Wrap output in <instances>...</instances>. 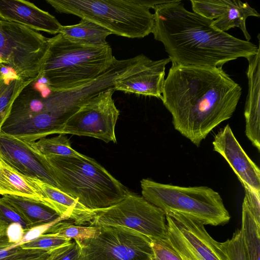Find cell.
I'll return each instance as SVG.
<instances>
[{
  "label": "cell",
  "instance_id": "14",
  "mask_svg": "<svg viewBox=\"0 0 260 260\" xmlns=\"http://www.w3.org/2000/svg\"><path fill=\"white\" fill-rule=\"evenodd\" d=\"M193 12L213 20L212 24L218 30L225 32L239 27L247 41L251 38L246 26L249 16L259 17V13L247 3L239 0H191Z\"/></svg>",
  "mask_w": 260,
  "mask_h": 260
},
{
  "label": "cell",
  "instance_id": "24",
  "mask_svg": "<svg viewBox=\"0 0 260 260\" xmlns=\"http://www.w3.org/2000/svg\"><path fill=\"white\" fill-rule=\"evenodd\" d=\"M240 230L247 260H260V223L256 221L245 198Z\"/></svg>",
  "mask_w": 260,
  "mask_h": 260
},
{
  "label": "cell",
  "instance_id": "9",
  "mask_svg": "<svg viewBox=\"0 0 260 260\" xmlns=\"http://www.w3.org/2000/svg\"><path fill=\"white\" fill-rule=\"evenodd\" d=\"M87 225L121 226L139 232L150 239L167 237L166 214L142 196L129 192L120 202L95 210Z\"/></svg>",
  "mask_w": 260,
  "mask_h": 260
},
{
  "label": "cell",
  "instance_id": "13",
  "mask_svg": "<svg viewBox=\"0 0 260 260\" xmlns=\"http://www.w3.org/2000/svg\"><path fill=\"white\" fill-rule=\"evenodd\" d=\"M213 150L229 164L244 188L260 193V170L235 136L229 124L220 128L212 141Z\"/></svg>",
  "mask_w": 260,
  "mask_h": 260
},
{
  "label": "cell",
  "instance_id": "5",
  "mask_svg": "<svg viewBox=\"0 0 260 260\" xmlns=\"http://www.w3.org/2000/svg\"><path fill=\"white\" fill-rule=\"evenodd\" d=\"M56 11L91 21L112 34L142 38L152 33L150 9L165 1L144 0H46Z\"/></svg>",
  "mask_w": 260,
  "mask_h": 260
},
{
  "label": "cell",
  "instance_id": "15",
  "mask_svg": "<svg viewBox=\"0 0 260 260\" xmlns=\"http://www.w3.org/2000/svg\"><path fill=\"white\" fill-rule=\"evenodd\" d=\"M0 19L52 35L59 34L62 26L48 12L24 0H0Z\"/></svg>",
  "mask_w": 260,
  "mask_h": 260
},
{
  "label": "cell",
  "instance_id": "29",
  "mask_svg": "<svg viewBox=\"0 0 260 260\" xmlns=\"http://www.w3.org/2000/svg\"><path fill=\"white\" fill-rule=\"evenodd\" d=\"M71 240L55 235L40 234L35 238L20 242L19 245L24 249L51 250L66 244Z\"/></svg>",
  "mask_w": 260,
  "mask_h": 260
},
{
  "label": "cell",
  "instance_id": "6",
  "mask_svg": "<svg viewBox=\"0 0 260 260\" xmlns=\"http://www.w3.org/2000/svg\"><path fill=\"white\" fill-rule=\"evenodd\" d=\"M140 183L142 196L165 214L179 213L213 226L230 220L220 194L208 186H180L149 179H143Z\"/></svg>",
  "mask_w": 260,
  "mask_h": 260
},
{
  "label": "cell",
  "instance_id": "3",
  "mask_svg": "<svg viewBox=\"0 0 260 260\" xmlns=\"http://www.w3.org/2000/svg\"><path fill=\"white\" fill-rule=\"evenodd\" d=\"M45 157L58 188L89 209L109 207L129 192L96 160L84 154Z\"/></svg>",
  "mask_w": 260,
  "mask_h": 260
},
{
  "label": "cell",
  "instance_id": "2",
  "mask_svg": "<svg viewBox=\"0 0 260 260\" xmlns=\"http://www.w3.org/2000/svg\"><path fill=\"white\" fill-rule=\"evenodd\" d=\"M154 38L164 45L172 64L222 67L227 62L255 54L259 47L213 26V20L187 10L181 1L155 6Z\"/></svg>",
  "mask_w": 260,
  "mask_h": 260
},
{
  "label": "cell",
  "instance_id": "16",
  "mask_svg": "<svg viewBox=\"0 0 260 260\" xmlns=\"http://www.w3.org/2000/svg\"><path fill=\"white\" fill-rule=\"evenodd\" d=\"M169 57L153 60L142 70L117 81L114 90L161 99Z\"/></svg>",
  "mask_w": 260,
  "mask_h": 260
},
{
  "label": "cell",
  "instance_id": "26",
  "mask_svg": "<svg viewBox=\"0 0 260 260\" xmlns=\"http://www.w3.org/2000/svg\"><path fill=\"white\" fill-rule=\"evenodd\" d=\"M66 134L50 138H43L31 142L32 145L45 156L49 155L77 156L80 153L73 149Z\"/></svg>",
  "mask_w": 260,
  "mask_h": 260
},
{
  "label": "cell",
  "instance_id": "18",
  "mask_svg": "<svg viewBox=\"0 0 260 260\" xmlns=\"http://www.w3.org/2000/svg\"><path fill=\"white\" fill-rule=\"evenodd\" d=\"M169 214L186 241L203 260H227L220 242L208 234L205 224L179 213Z\"/></svg>",
  "mask_w": 260,
  "mask_h": 260
},
{
  "label": "cell",
  "instance_id": "25",
  "mask_svg": "<svg viewBox=\"0 0 260 260\" xmlns=\"http://www.w3.org/2000/svg\"><path fill=\"white\" fill-rule=\"evenodd\" d=\"M64 220L54 223L41 234L55 235L80 242L87 239L95 238L100 233V226L78 225Z\"/></svg>",
  "mask_w": 260,
  "mask_h": 260
},
{
  "label": "cell",
  "instance_id": "12",
  "mask_svg": "<svg viewBox=\"0 0 260 260\" xmlns=\"http://www.w3.org/2000/svg\"><path fill=\"white\" fill-rule=\"evenodd\" d=\"M0 161L25 176L58 188L46 157L31 142L0 133Z\"/></svg>",
  "mask_w": 260,
  "mask_h": 260
},
{
  "label": "cell",
  "instance_id": "11",
  "mask_svg": "<svg viewBox=\"0 0 260 260\" xmlns=\"http://www.w3.org/2000/svg\"><path fill=\"white\" fill-rule=\"evenodd\" d=\"M115 91L110 88L102 91L84 103L67 120L60 134L116 143L115 129L120 112L112 98Z\"/></svg>",
  "mask_w": 260,
  "mask_h": 260
},
{
  "label": "cell",
  "instance_id": "10",
  "mask_svg": "<svg viewBox=\"0 0 260 260\" xmlns=\"http://www.w3.org/2000/svg\"><path fill=\"white\" fill-rule=\"evenodd\" d=\"M100 227L96 237L78 242L80 260H154L148 237L124 227Z\"/></svg>",
  "mask_w": 260,
  "mask_h": 260
},
{
  "label": "cell",
  "instance_id": "19",
  "mask_svg": "<svg viewBox=\"0 0 260 260\" xmlns=\"http://www.w3.org/2000/svg\"><path fill=\"white\" fill-rule=\"evenodd\" d=\"M47 205L66 220L71 219L78 225H87L95 214L81 204L77 199L59 188L36 180Z\"/></svg>",
  "mask_w": 260,
  "mask_h": 260
},
{
  "label": "cell",
  "instance_id": "7",
  "mask_svg": "<svg viewBox=\"0 0 260 260\" xmlns=\"http://www.w3.org/2000/svg\"><path fill=\"white\" fill-rule=\"evenodd\" d=\"M50 89L40 76L25 86L14 100L0 133L28 142L57 134L47 99Z\"/></svg>",
  "mask_w": 260,
  "mask_h": 260
},
{
  "label": "cell",
  "instance_id": "17",
  "mask_svg": "<svg viewBox=\"0 0 260 260\" xmlns=\"http://www.w3.org/2000/svg\"><path fill=\"white\" fill-rule=\"evenodd\" d=\"M248 90L244 108L245 133L260 152V46L257 53L246 58Z\"/></svg>",
  "mask_w": 260,
  "mask_h": 260
},
{
  "label": "cell",
  "instance_id": "31",
  "mask_svg": "<svg viewBox=\"0 0 260 260\" xmlns=\"http://www.w3.org/2000/svg\"><path fill=\"white\" fill-rule=\"evenodd\" d=\"M80 258L79 243L72 239L66 244L50 250L47 260H80Z\"/></svg>",
  "mask_w": 260,
  "mask_h": 260
},
{
  "label": "cell",
  "instance_id": "32",
  "mask_svg": "<svg viewBox=\"0 0 260 260\" xmlns=\"http://www.w3.org/2000/svg\"><path fill=\"white\" fill-rule=\"evenodd\" d=\"M50 250L24 249L19 243L15 245L12 252L0 260H47Z\"/></svg>",
  "mask_w": 260,
  "mask_h": 260
},
{
  "label": "cell",
  "instance_id": "30",
  "mask_svg": "<svg viewBox=\"0 0 260 260\" xmlns=\"http://www.w3.org/2000/svg\"><path fill=\"white\" fill-rule=\"evenodd\" d=\"M227 260H247L240 229H237L231 238L220 243Z\"/></svg>",
  "mask_w": 260,
  "mask_h": 260
},
{
  "label": "cell",
  "instance_id": "1",
  "mask_svg": "<svg viewBox=\"0 0 260 260\" xmlns=\"http://www.w3.org/2000/svg\"><path fill=\"white\" fill-rule=\"evenodd\" d=\"M241 86L222 69L172 64L161 100L177 131L199 147L209 134L232 117Z\"/></svg>",
  "mask_w": 260,
  "mask_h": 260
},
{
  "label": "cell",
  "instance_id": "33",
  "mask_svg": "<svg viewBox=\"0 0 260 260\" xmlns=\"http://www.w3.org/2000/svg\"><path fill=\"white\" fill-rule=\"evenodd\" d=\"M154 260H182L180 256L165 239H151Z\"/></svg>",
  "mask_w": 260,
  "mask_h": 260
},
{
  "label": "cell",
  "instance_id": "28",
  "mask_svg": "<svg viewBox=\"0 0 260 260\" xmlns=\"http://www.w3.org/2000/svg\"><path fill=\"white\" fill-rule=\"evenodd\" d=\"M19 225L26 233L34 230L29 222L13 206L0 198V225L8 228Z\"/></svg>",
  "mask_w": 260,
  "mask_h": 260
},
{
  "label": "cell",
  "instance_id": "36",
  "mask_svg": "<svg viewBox=\"0 0 260 260\" xmlns=\"http://www.w3.org/2000/svg\"><path fill=\"white\" fill-rule=\"evenodd\" d=\"M3 67H4V64L2 63L1 59L0 58V69L3 68Z\"/></svg>",
  "mask_w": 260,
  "mask_h": 260
},
{
  "label": "cell",
  "instance_id": "22",
  "mask_svg": "<svg viewBox=\"0 0 260 260\" xmlns=\"http://www.w3.org/2000/svg\"><path fill=\"white\" fill-rule=\"evenodd\" d=\"M59 34L73 42L90 46L108 44L106 38L112 34L108 29L85 19H81L76 24L62 25Z\"/></svg>",
  "mask_w": 260,
  "mask_h": 260
},
{
  "label": "cell",
  "instance_id": "23",
  "mask_svg": "<svg viewBox=\"0 0 260 260\" xmlns=\"http://www.w3.org/2000/svg\"><path fill=\"white\" fill-rule=\"evenodd\" d=\"M0 128L22 90L34 79L23 80L4 66L0 69Z\"/></svg>",
  "mask_w": 260,
  "mask_h": 260
},
{
  "label": "cell",
  "instance_id": "21",
  "mask_svg": "<svg viewBox=\"0 0 260 260\" xmlns=\"http://www.w3.org/2000/svg\"><path fill=\"white\" fill-rule=\"evenodd\" d=\"M2 198L15 208L29 222L34 229L66 220L40 201L12 195H4Z\"/></svg>",
  "mask_w": 260,
  "mask_h": 260
},
{
  "label": "cell",
  "instance_id": "8",
  "mask_svg": "<svg viewBox=\"0 0 260 260\" xmlns=\"http://www.w3.org/2000/svg\"><path fill=\"white\" fill-rule=\"evenodd\" d=\"M48 40L28 27L0 20V58L22 79L39 77Z\"/></svg>",
  "mask_w": 260,
  "mask_h": 260
},
{
  "label": "cell",
  "instance_id": "34",
  "mask_svg": "<svg viewBox=\"0 0 260 260\" xmlns=\"http://www.w3.org/2000/svg\"><path fill=\"white\" fill-rule=\"evenodd\" d=\"M245 197L249 208L256 221L260 223V193L244 188Z\"/></svg>",
  "mask_w": 260,
  "mask_h": 260
},
{
  "label": "cell",
  "instance_id": "35",
  "mask_svg": "<svg viewBox=\"0 0 260 260\" xmlns=\"http://www.w3.org/2000/svg\"><path fill=\"white\" fill-rule=\"evenodd\" d=\"M8 229L0 225V238L8 237L7 235Z\"/></svg>",
  "mask_w": 260,
  "mask_h": 260
},
{
  "label": "cell",
  "instance_id": "4",
  "mask_svg": "<svg viewBox=\"0 0 260 260\" xmlns=\"http://www.w3.org/2000/svg\"><path fill=\"white\" fill-rule=\"evenodd\" d=\"M116 58L111 46H90L73 42L61 34L49 38L40 76L54 90L71 89L105 73Z\"/></svg>",
  "mask_w": 260,
  "mask_h": 260
},
{
  "label": "cell",
  "instance_id": "27",
  "mask_svg": "<svg viewBox=\"0 0 260 260\" xmlns=\"http://www.w3.org/2000/svg\"><path fill=\"white\" fill-rule=\"evenodd\" d=\"M167 239L182 260H203L183 236L171 216L166 214Z\"/></svg>",
  "mask_w": 260,
  "mask_h": 260
},
{
  "label": "cell",
  "instance_id": "20",
  "mask_svg": "<svg viewBox=\"0 0 260 260\" xmlns=\"http://www.w3.org/2000/svg\"><path fill=\"white\" fill-rule=\"evenodd\" d=\"M0 194L27 198L40 201L47 205L36 180L18 173L1 161Z\"/></svg>",
  "mask_w": 260,
  "mask_h": 260
}]
</instances>
